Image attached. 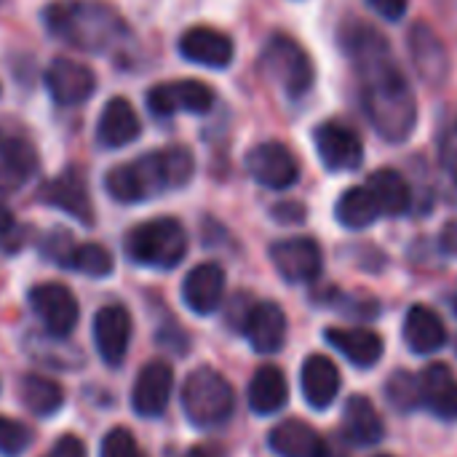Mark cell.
Segmentation results:
<instances>
[{"label":"cell","instance_id":"cell-19","mask_svg":"<svg viewBox=\"0 0 457 457\" xmlns=\"http://www.w3.org/2000/svg\"><path fill=\"white\" fill-rule=\"evenodd\" d=\"M410 56H412V64L418 70V75L431 83V86H442L450 75V54L442 43V37L426 24V21H418L412 29H410Z\"/></svg>","mask_w":457,"mask_h":457},{"label":"cell","instance_id":"cell-6","mask_svg":"<svg viewBox=\"0 0 457 457\" xmlns=\"http://www.w3.org/2000/svg\"><path fill=\"white\" fill-rule=\"evenodd\" d=\"M260 64H262L265 75L273 83H278L289 99H303L316 80V70H313L308 51L295 37H289L284 32H276L268 37V43L260 54Z\"/></svg>","mask_w":457,"mask_h":457},{"label":"cell","instance_id":"cell-22","mask_svg":"<svg viewBox=\"0 0 457 457\" xmlns=\"http://www.w3.org/2000/svg\"><path fill=\"white\" fill-rule=\"evenodd\" d=\"M324 340L353 367L372 370L383 359V337L364 327H329L324 332Z\"/></svg>","mask_w":457,"mask_h":457},{"label":"cell","instance_id":"cell-3","mask_svg":"<svg viewBox=\"0 0 457 457\" xmlns=\"http://www.w3.org/2000/svg\"><path fill=\"white\" fill-rule=\"evenodd\" d=\"M43 21L51 35L91 54H107L129 37L120 13L99 0H54L43 11Z\"/></svg>","mask_w":457,"mask_h":457},{"label":"cell","instance_id":"cell-7","mask_svg":"<svg viewBox=\"0 0 457 457\" xmlns=\"http://www.w3.org/2000/svg\"><path fill=\"white\" fill-rule=\"evenodd\" d=\"M27 300H29V308H32L35 319L40 321V327H43V332L48 337L64 340L78 327L80 308H78V297L72 295L70 287L56 284V281L37 284V287L29 289Z\"/></svg>","mask_w":457,"mask_h":457},{"label":"cell","instance_id":"cell-41","mask_svg":"<svg viewBox=\"0 0 457 457\" xmlns=\"http://www.w3.org/2000/svg\"><path fill=\"white\" fill-rule=\"evenodd\" d=\"M16 233H19V228H16V222L11 217V212L0 204V244L8 246V241L16 238Z\"/></svg>","mask_w":457,"mask_h":457},{"label":"cell","instance_id":"cell-4","mask_svg":"<svg viewBox=\"0 0 457 457\" xmlns=\"http://www.w3.org/2000/svg\"><path fill=\"white\" fill-rule=\"evenodd\" d=\"M123 249H126V257L142 268L171 270L187 254V233L179 220L155 217L131 228L126 233Z\"/></svg>","mask_w":457,"mask_h":457},{"label":"cell","instance_id":"cell-30","mask_svg":"<svg viewBox=\"0 0 457 457\" xmlns=\"http://www.w3.org/2000/svg\"><path fill=\"white\" fill-rule=\"evenodd\" d=\"M335 217L348 230H364L370 225H375L383 214H380V206H378L375 195L370 193V187L367 185H356V187H348L337 198Z\"/></svg>","mask_w":457,"mask_h":457},{"label":"cell","instance_id":"cell-17","mask_svg":"<svg viewBox=\"0 0 457 457\" xmlns=\"http://www.w3.org/2000/svg\"><path fill=\"white\" fill-rule=\"evenodd\" d=\"M37 171L32 142L11 129H0V193L21 190Z\"/></svg>","mask_w":457,"mask_h":457},{"label":"cell","instance_id":"cell-15","mask_svg":"<svg viewBox=\"0 0 457 457\" xmlns=\"http://www.w3.org/2000/svg\"><path fill=\"white\" fill-rule=\"evenodd\" d=\"M40 201L70 214L80 225H94V201L88 193V182L83 179L80 171L67 169L59 177L48 179L40 190Z\"/></svg>","mask_w":457,"mask_h":457},{"label":"cell","instance_id":"cell-10","mask_svg":"<svg viewBox=\"0 0 457 457\" xmlns=\"http://www.w3.org/2000/svg\"><path fill=\"white\" fill-rule=\"evenodd\" d=\"M270 262L287 284H313L324 270L321 246L308 236L276 241L270 246Z\"/></svg>","mask_w":457,"mask_h":457},{"label":"cell","instance_id":"cell-14","mask_svg":"<svg viewBox=\"0 0 457 457\" xmlns=\"http://www.w3.org/2000/svg\"><path fill=\"white\" fill-rule=\"evenodd\" d=\"M171 391H174V370L169 361L155 359L137 372L131 388V407L139 418H161L171 402Z\"/></svg>","mask_w":457,"mask_h":457},{"label":"cell","instance_id":"cell-27","mask_svg":"<svg viewBox=\"0 0 457 457\" xmlns=\"http://www.w3.org/2000/svg\"><path fill=\"white\" fill-rule=\"evenodd\" d=\"M402 335H404L407 348L418 356L439 353L447 345V327H445L442 316L436 311H431L428 305H412L407 311Z\"/></svg>","mask_w":457,"mask_h":457},{"label":"cell","instance_id":"cell-29","mask_svg":"<svg viewBox=\"0 0 457 457\" xmlns=\"http://www.w3.org/2000/svg\"><path fill=\"white\" fill-rule=\"evenodd\" d=\"M364 185L375 195L383 217H402L412 209V190L399 171H394V169L372 171Z\"/></svg>","mask_w":457,"mask_h":457},{"label":"cell","instance_id":"cell-46","mask_svg":"<svg viewBox=\"0 0 457 457\" xmlns=\"http://www.w3.org/2000/svg\"><path fill=\"white\" fill-rule=\"evenodd\" d=\"M455 351H457V340H455Z\"/></svg>","mask_w":457,"mask_h":457},{"label":"cell","instance_id":"cell-21","mask_svg":"<svg viewBox=\"0 0 457 457\" xmlns=\"http://www.w3.org/2000/svg\"><path fill=\"white\" fill-rule=\"evenodd\" d=\"M179 54L198 67L225 70L233 62L236 48L233 40L214 27H190L179 37Z\"/></svg>","mask_w":457,"mask_h":457},{"label":"cell","instance_id":"cell-24","mask_svg":"<svg viewBox=\"0 0 457 457\" xmlns=\"http://www.w3.org/2000/svg\"><path fill=\"white\" fill-rule=\"evenodd\" d=\"M340 434L351 447L367 450L386 439V423L367 396H351L343 407Z\"/></svg>","mask_w":457,"mask_h":457},{"label":"cell","instance_id":"cell-16","mask_svg":"<svg viewBox=\"0 0 457 457\" xmlns=\"http://www.w3.org/2000/svg\"><path fill=\"white\" fill-rule=\"evenodd\" d=\"M241 332L246 335L254 353L273 356L287 343V313L278 303H270V300L252 303V308L241 324Z\"/></svg>","mask_w":457,"mask_h":457},{"label":"cell","instance_id":"cell-20","mask_svg":"<svg viewBox=\"0 0 457 457\" xmlns=\"http://www.w3.org/2000/svg\"><path fill=\"white\" fill-rule=\"evenodd\" d=\"M300 388H303V396H305L308 407H313L319 412L329 410L337 402L340 388H343L337 364L324 353L308 356L303 361V370H300Z\"/></svg>","mask_w":457,"mask_h":457},{"label":"cell","instance_id":"cell-28","mask_svg":"<svg viewBox=\"0 0 457 457\" xmlns=\"http://www.w3.org/2000/svg\"><path fill=\"white\" fill-rule=\"evenodd\" d=\"M246 399H249V410L260 418H270V415H278L287 402H289V383H287V375L273 367V364H265L260 367L252 380H249V391H246Z\"/></svg>","mask_w":457,"mask_h":457},{"label":"cell","instance_id":"cell-2","mask_svg":"<svg viewBox=\"0 0 457 457\" xmlns=\"http://www.w3.org/2000/svg\"><path fill=\"white\" fill-rule=\"evenodd\" d=\"M195 174V161L187 147H161L129 163H118L104 177V190L118 204H142L171 190H182Z\"/></svg>","mask_w":457,"mask_h":457},{"label":"cell","instance_id":"cell-23","mask_svg":"<svg viewBox=\"0 0 457 457\" xmlns=\"http://www.w3.org/2000/svg\"><path fill=\"white\" fill-rule=\"evenodd\" d=\"M142 134V120L134 110V104L123 96H112L96 120V142L104 150H120L131 142H137Z\"/></svg>","mask_w":457,"mask_h":457},{"label":"cell","instance_id":"cell-18","mask_svg":"<svg viewBox=\"0 0 457 457\" xmlns=\"http://www.w3.org/2000/svg\"><path fill=\"white\" fill-rule=\"evenodd\" d=\"M225 270L217 262H201L195 265L185 281H182V300L195 316H212L220 311L225 300Z\"/></svg>","mask_w":457,"mask_h":457},{"label":"cell","instance_id":"cell-33","mask_svg":"<svg viewBox=\"0 0 457 457\" xmlns=\"http://www.w3.org/2000/svg\"><path fill=\"white\" fill-rule=\"evenodd\" d=\"M386 396L396 410L412 412L415 407H420V378L412 372H394L386 383Z\"/></svg>","mask_w":457,"mask_h":457},{"label":"cell","instance_id":"cell-5","mask_svg":"<svg viewBox=\"0 0 457 457\" xmlns=\"http://www.w3.org/2000/svg\"><path fill=\"white\" fill-rule=\"evenodd\" d=\"M179 402L190 426L204 431L225 426L236 412L233 386L212 367H198L187 375V380L182 383Z\"/></svg>","mask_w":457,"mask_h":457},{"label":"cell","instance_id":"cell-37","mask_svg":"<svg viewBox=\"0 0 457 457\" xmlns=\"http://www.w3.org/2000/svg\"><path fill=\"white\" fill-rule=\"evenodd\" d=\"M72 246H75V241H72V236H70L67 230H54V233L46 236V241H43V254H46L51 262L64 265V260H67V254H70Z\"/></svg>","mask_w":457,"mask_h":457},{"label":"cell","instance_id":"cell-9","mask_svg":"<svg viewBox=\"0 0 457 457\" xmlns=\"http://www.w3.org/2000/svg\"><path fill=\"white\" fill-rule=\"evenodd\" d=\"M214 107V91L204 80H169L147 91V110L155 118H171L179 112L204 115Z\"/></svg>","mask_w":457,"mask_h":457},{"label":"cell","instance_id":"cell-1","mask_svg":"<svg viewBox=\"0 0 457 457\" xmlns=\"http://www.w3.org/2000/svg\"><path fill=\"white\" fill-rule=\"evenodd\" d=\"M340 43L361 78V104L372 129L386 142H404L418 123V102L391 56L388 37L370 24L351 21L340 32Z\"/></svg>","mask_w":457,"mask_h":457},{"label":"cell","instance_id":"cell-36","mask_svg":"<svg viewBox=\"0 0 457 457\" xmlns=\"http://www.w3.org/2000/svg\"><path fill=\"white\" fill-rule=\"evenodd\" d=\"M439 163L457 182V123L445 126L439 137Z\"/></svg>","mask_w":457,"mask_h":457},{"label":"cell","instance_id":"cell-26","mask_svg":"<svg viewBox=\"0 0 457 457\" xmlns=\"http://www.w3.org/2000/svg\"><path fill=\"white\" fill-rule=\"evenodd\" d=\"M268 447L278 457H327L329 447L321 434L303 420H281L268 434Z\"/></svg>","mask_w":457,"mask_h":457},{"label":"cell","instance_id":"cell-11","mask_svg":"<svg viewBox=\"0 0 457 457\" xmlns=\"http://www.w3.org/2000/svg\"><path fill=\"white\" fill-rule=\"evenodd\" d=\"M246 171L268 190H289L300 179V163L281 142H262L252 147L246 155Z\"/></svg>","mask_w":457,"mask_h":457},{"label":"cell","instance_id":"cell-44","mask_svg":"<svg viewBox=\"0 0 457 457\" xmlns=\"http://www.w3.org/2000/svg\"><path fill=\"white\" fill-rule=\"evenodd\" d=\"M453 311L457 313V295H455V300H453Z\"/></svg>","mask_w":457,"mask_h":457},{"label":"cell","instance_id":"cell-42","mask_svg":"<svg viewBox=\"0 0 457 457\" xmlns=\"http://www.w3.org/2000/svg\"><path fill=\"white\" fill-rule=\"evenodd\" d=\"M442 246H445L447 254L457 257V222H450V225L445 228V233H442Z\"/></svg>","mask_w":457,"mask_h":457},{"label":"cell","instance_id":"cell-8","mask_svg":"<svg viewBox=\"0 0 457 457\" xmlns=\"http://www.w3.org/2000/svg\"><path fill=\"white\" fill-rule=\"evenodd\" d=\"M313 145L319 153V161L327 171L343 174L353 171L364 161V142L356 129H351L343 120H324L313 131Z\"/></svg>","mask_w":457,"mask_h":457},{"label":"cell","instance_id":"cell-13","mask_svg":"<svg viewBox=\"0 0 457 457\" xmlns=\"http://www.w3.org/2000/svg\"><path fill=\"white\" fill-rule=\"evenodd\" d=\"M46 91L51 99L62 107H75L91 99L96 91V75L88 64H80L75 59H54L43 75Z\"/></svg>","mask_w":457,"mask_h":457},{"label":"cell","instance_id":"cell-45","mask_svg":"<svg viewBox=\"0 0 457 457\" xmlns=\"http://www.w3.org/2000/svg\"><path fill=\"white\" fill-rule=\"evenodd\" d=\"M375 457H394V455H375Z\"/></svg>","mask_w":457,"mask_h":457},{"label":"cell","instance_id":"cell-40","mask_svg":"<svg viewBox=\"0 0 457 457\" xmlns=\"http://www.w3.org/2000/svg\"><path fill=\"white\" fill-rule=\"evenodd\" d=\"M273 217L278 220V222H284V225H295V222H303L305 220V209L300 206V204H278V206H273Z\"/></svg>","mask_w":457,"mask_h":457},{"label":"cell","instance_id":"cell-38","mask_svg":"<svg viewBox=\"0 0 457 457\" xmlns=\"http://www.w3.org/2000/svg\"><path fill=\"white\" fill-rule=\"evenodd\" d=\"M48 457H88V450H86V445L75 434H62L54 442Z\"/></svg>","mask_w":457,"mask_h":457},{"label":"cell","instance_id":"cell-32","mask_svg":"<svg viewBox=\"0 0 457 457\" xmlns=\"http://www.w3.org/2000/svg\"><path fill=\"white\" fill-rule=\"evenodd\" d=\"M62 268H70L88 278H107L115 270V260L102 244H75Z\"/></svg>","mask_w":457,"mask_h":457},{"label":"cell","instance_id":"cell-12","mask_svg":"<svg viewBox=\"0 0 457 457\" xmlns=\"http://www.w3.org/2000/svg\"><path fill=\"white\" fill-rule=\"evenodd\" d=\"M91 332L99 359L107 367H120L131 345V332H134L131 313L123 305H104L96 311Z\"/></svg>","mask_w":457,"mask_h":457},{"label":"cell","instance_id":"cell-35","mask_svg":"<svg viewBox=\"0 0 457 457\" xmlns=\"http://www.w3.org/2000/svg\"><path fill=\"white\" fill-rule=\"evenodd\" d=\"M99 457H147L142 453L139 442L134 439V434L123 426L118 428H110L102 439V447H99Z\"/></svg>","mask_w":457,"mask_h":457},{"label":"cell","instance_id":"cell-39","mask_svg":"<svg viewBox=\"0 0 457 457\" xmlns=\"http://www.w3.org/2000/svg\"><path fill=\"white\" fill-rule=\"evenodd\" d=\"M367 3L386 21H399L407 13V8H410V0H367Z\"/></svg>","mask_w":457,"mask_h":457},{"label":"cell","instance_id":"cell-31","mask_svg":"<svg viewBox=\"0 0 457 457\" xmlns=\"http://www.w3.org/2000/svg\"><path fill=\"white\" fill-rule=\"evenodd\" d=\"M19 402L37 418H51L64 407V388L46 375H24L19 383Z\"/></svg>","mask_w":457,"mask_h":457},{"label":"cell","instance_id":"cell-43","mask_svg":"<svg viewBox=\"0 0 457 457\" xmlns=\"http://www.w3.org/2000/svg\"><path fill=\"white\" fill-rule=\"evenodd\" d=\"M185 457H225V455H222V450H217V447H209V445H198V447L187 450V455H185Z\"/></svg>","mask_w":457,"mask_h":457},{"label":"cell","instance_id":"cell-34","mask_svg":"<svg viewBox=\"0 0 457 457\" xmlns=\"http://www.w3.org/2000/svg\"><path fill=\"white\" fill-rule=\"evenodd\" d=\"M29 442H32V431L24 423L0 415V455L21 457L27 453Z\"/></svg>","mask_w":457,"mask_h":457},{"label":"cell","instance_id":"cell-25","mask_svg":"<svg viewBox=\"0 0 457 457\" xmlns=\"http://www.w3.org/2000/svg\"><path fill=\"white\" fill-rule=\"evenodd\" d=\"M420 407L439 420L457 418V378L447 364H428L420 375Z\"/></svg>","mask_w":457,"mask_h":457},{"label":"cell","instance_id":"cell-47","mask_svg":"<svg viewBox=\"0 0 457 457\" xmlns=\"http://www.w3.org/2000/svg\"><path fill=\"white\" fill-rule=\"evenodd\" d=\"M46 457H48V455H46Z\"/></svg>","mask_w":457,"mask_h":457}]
</instances>
